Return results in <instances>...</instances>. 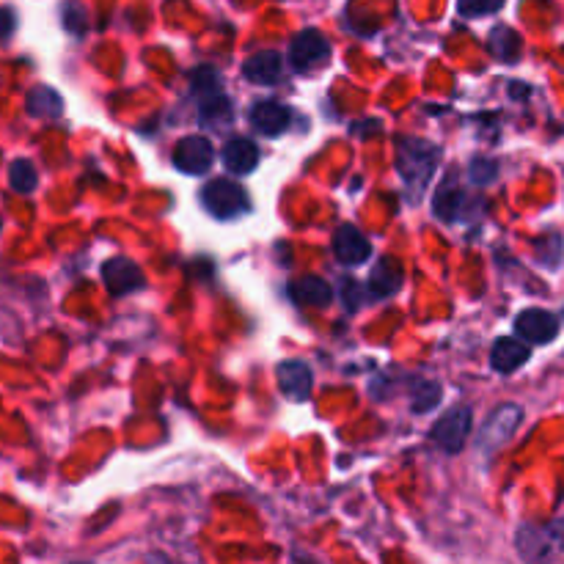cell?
I'll list each match as a JSON object with an SVG mask.
<instances>
[{
    "mask_svg": "<svg viewBox=\"0 0 564 564\" xmlns=\"http://www.w3.org/2000/svg\"><path fill=\"white\" fill-rule=\"evenodd\" d=\"M438 160H441V149L424 138H399L397 141V168L413 196H421L427 190L435 177Z\"/></svg>",
    "mask_w": 564,
    "mask_h": 564,
    "instance_id": "1",
    "label": "cell"
},
{
    "mask_svg": "<svg viewBox=\"0 0 564 564\" xmlns=\"http://www.w3.org/2000/svg\"><path fill=\"white\" fill-rule=\"evenodd\" d=\"M518 551L529 564L551 562L556 553L564 548V518L551 520L545 526H520L518 529Z\"/></svg>",
    "mask_w": 564,
    "mask_h": 564,
    "instance_id": "2",
    "label": "cell"
},
{
    "mask_svg": "<svg viewBox=\"0 0 564 564\" xmlns=\"http://www.w3.org/2000/svg\"><path fill=\"white\" fill-rule=\"evenodd\" d=\"M520 421H523V408H520V405H515V402L498 405V408L487 416V421L482 424V430H479V438H476V454H479L482 460H493L498 449L515 435V430L520 427Z\"/></svg>",
    "mask_w": 564,
    "mask_h": 564,
    "instance_id": "3",
    "label": "cell"
},
{
    "mask_svg": "<svg viewBox=\"0 0 564 564\" xmlns=\"http://www.w3.org/2000/svg\"><path fill=\"white\" fill-rule=\"evenodd\" d=\"M201 204L218 221H234L251 210V199L243 185H237L232 179H212L201 190Z\"/></svg>",
    "mask_w": 564,
    "mask_h": 564,
    "instance_id": "4",
    "label": "cell"
},
{
    "mask_svg": "<svg viewBox=\"0 0 564 564\" xmlns=\"http://www.w3.org/2000/svg\"><path fill=\"white\" fill-rule=\"evenodd\" d=\"M471 424H474V416H471V408L465 405H457L449 413H443L441 419L432 424L430 430V441L446 454H457L468 441L471 435Z\"/></svg>",
    "mask_w": 564,
    "mask_h": 564,
    "instance_id": "5",
    "label": "cell"
},
{
    "mask_svg": "<svg viewBox=\"0 0 564 564\" xmlns=\"http://www.w3.org/2000/svg\"><path fill=\"white\" fill-rule=\"evenodd\" d=\"M328 58H331V45L314 28L295 36L292 45H289V64L295 72H311V69L322 67Z\"/></svg>",
    "mask_w": 564,
    "mask_h": 564,
    "instance_id": "6",
    "label": "cell"
},
{
    "mask_svg": "<svg viewBox=\"0 0 564 564\" xmlns=\"http://www.w3.org/2000/svg\"><path fill=\"white\" fill-rule=\"evenodd\" d=\"M212 160H215V149H212V144L204 135H188L174 149V166L182 174H190V177L207 174L212 168Z\"/></svg>",
    "mask_w": 564,
    "mask_h": 564,
    "instance_id": "7",
    "label": "cell"
},
{
    "mask_svg": "<svg viewBox=\"0 0 564 564\" xmlns=\"http://www.w3.org/2000/svg\"><path fill=\"white\" fill-rule=\"evenodd\" d=\"M515 333L523 344H548L559 336V320L551 311L526 309L515 317Z\"/></svg>",
    "mask_w": 564,
    "mask_h": 564,
    "instance_id": "8",
    "label": "cell"
},
{
    "mask_svg": "<svg viewBox=\"0 0 564 564\" xmlns=\"http://www.w3.org/2000/svg\"><path fill=\"white\" fill-rule=\"evenodd\" d=\"M102 281H105L111 295H133V292H141L146 284L141 267L130 259H122V256L108 259L102 265Z\"/></svg>",
    "mask_w": 564,
    "mask_h": 564,
    "instance_id": "9",
    "label": "cell"
},
{
    "mask_svg": "<svg viewBox=\"0 0 564 564\" xmlns=\"http://www.w3.org/2000/svg\"><path fill=\"white\" fill-rule=\"evenodd\" d=\"M278 386L284 391V397L292 402H306L314 386V375H311L309 364H303L298 358H289L278 364Z\"/></svg>",
    "mask_w": 564,
    "mask_h": 564,
    "instance_id": "10",
    "label": "cell"
},
{
    "mask_svg": "<svg viewBox=\"0 0 564 564\" xmlns=\"http://www.w3.org/2000/svg\"><path fill=\"white\" fill-rule=\"evenodd\" d=\"M333 254H336V259L342 265H364L369 254H372V245H369V240L355 226L344 223L333 234Z\"/></svg>",
    "mask_w": 564,
    "mask_h": 564,
    "instance_id": "11",
    "label": "cell"
},
{
    "mask_svg": "<svg viewBox=\"0 0 564 564\" xmlns=\"http://www.w3.org/2000/svg\"><path fill=\"white\" fill-rule=\"evenodd\" d=\"M248 119H251L254 130H259L267 138H276V135L287 133V127L292 124V111H289L287 105H281V102L265 100L256 102L251 113H248Z\"/></svg>",
    "mask_w": 564,
    "mask_h": 564,
    "instance_id": "12",
    "label": "cell"
},
{
    "mask_svg": "<svg viewBox=\"0 0 564 564\" xmlns=\"http://www.w3.org/2000/svg\"><path fill=\"white\" fill-rule=\"evenodd\" d=\"M402 278H405L402 262L394 259V256H383L380 262H375L372 273H369V295L377 300L397 295L399 287H402Z\"/></svg>",
    "mask_w": 564,
    "mask_h": 564,
    "instance_id": "13",
    "label": "cell"
},
{
    "mask_svg": "<svg viewBox=\"0 0 564 564\" xmlns=\"http://www.w3.org/2000/svg\"><path fill=\"white\" fill-rule=\"evenodd\" d=\"M221 157L226 171H229V174H237V177L251 174V171L259 166V149H256L254 141H248V138H232V141H226Z\"/></svg>",
    "mask_w": 564,
    "mask_h": 564,
    "instance_id": "14",
    "label": "cell"
},
{
    "mask_svg": "<svg viewBox=\"0 0 564 564\" xmlns=\"http://www.w3.org/2000/svg\"><path fill=\"white\" fill-rule=\"evenodd\" d=\"M529 344H523L520 339H512V336H504V339H498L493 344V350H490V366L501 372V375H509V372H515L520 366L529 361Z\"/></svg>",
    "mask_w": 564,
    "mask_h": 564,
    "instance_id": "15",
    "label": "cell"
},
{
    "mask_svg": "<svg viewBox=\"0 0 564 564\" xmlns=\"http://www.w3.org/2000/svg\"><path fill=\"white\" fill-rule=\"evenodd\" d=\"M281 69H284V61L276 50H265V53H256L245 61L243 75L259 86H273L281 78Z\"/></svg>",
    "mask_w": 564,
    "mask_h": 564,
    "instance_id": "16",
    "label": "cell"
},
{
    "mask_svg": "<svg viewBox=\"0 0 564 564\" xmlns=\"http://www.w3.org/2000/svg\"><path fill=\"white\" fill-rule=\"evenodd\" d=\"M289 295L295 303H303V306H328L333 298V289L328 281H322L317 276H306L298 278L292 287H289Z\"/></svg>",
    "mask_w": 564,
    "mask_h": 564,
    "instance_id": "17",
    "label": "cell"
},
{
    "mask_svg": "<svg viewBox=\"0 0 564 564\" xmlns=\"http://www.w3.org/2000/svg\"><path fill=\"white\" fill-rule=\"evenodd\" d=\"M61 111H64V100H61L50 86H36V89L28 94V113H31V116L56 119V116H61Z\"/></svg>",
    "mask_w": 564,
    "mask_h": 564,
    "instance_id": "18",
    "label": "cell"
},
{
    "mask_svg": "<svg viewBox=\"0 0 564 564\" xmlns=\"http://www.w3.org/2000/svg\"><path fill=\"white\" fill-rule=\"evenodd\" d=\"M490 53L504 64H515L520 58V36L507 25H498L490 34Z\"/></svg>",
    "mask_w": 564,
    "mask_h": 564,
    "instance_id": "19",
    "label": "cell"
},
{
    "mask_svg": "<svg viewBox=\"0 0 564 564\" xmlns=\"http://www.w3.org/2000/svg\"><path fill=\"white\" fill-rule=\"evenodd\" d=\"M199 111H201V122L223 127V124L232 119V102H229V97H226L223 91H218V94H212V97L199 100Z\"/></svg>",
    "mask_w": 564,
    "mask_h": 564,
    "instance_id": "20",
    "label": "cell"
},
{
    "mask_svg": "<svg viewBox=\"0 0 564 564\" xmlns=\"http://www.w3.org/2000/svg\"><path fill=\"white\" fill-rule=\"evenodd\" d=\"M465 201V193L463 190H454L449 185H443L438 190V196H435V204H432V212L441 218V221L452 223L460 218V207H463Z\"/></svg>",
    "mask_w": 564,
    "mask_h": 564,
    "instance_id": "21",
    "label": "cell"
},
{
    "mask_svg": "<svg viewBox=\"0 0 564 564\" xmlns=\"http://www.w3.org/2000/svg\"><path fill=\"white\" fill-rule=\"evenodd\" d=\"M190 86H193L196 100H204V97H212V94L223 91V80L212 67H199L190 75Z\"/></svg>",
    "mask_w": 564,
    "mask_h": 564,
    "instance_id": "22",
    "label": "cell"
},
{
    "mask_svg": "<svg viewBox=\"0 0 564 564\" xmlns=\"http://www.w3.org/2000/svg\"><path fill=\"white\" fill-rule=\"evenodd\" d=\"M9 182L17 193H31L36 188V168L31 160H14L9 168Z\"/></svg>",
    "mask_w": 564,
    "mask_h": 564,
    "instance_id": "23",
    "label": "cell"
},
{
    "mask_svg": "<svg viewBox=\"0 0 564 564\" xmlns=\"http://www.w3.org/2000/svg\"><path fill=\"white\" fill-rule=\"evenodd\" d=\"M441 402V386L430 383V380H419L416 383V394H413V410L416 413H427Z\"/></svg>",
    "mask_w": 564,
    "mask_h": 564,
    "instance_id": "24",
    "label": "cell"
},
{
    "mask_svg": "<svg viewBox=\"0 0 564 564\" xmlns=\"http://www.w3.org/2000/svg\"><path fill=\"white\" fill-rule=\"evenodd\" d=\"M504 6V0H457V12L463 17H487L496 14Z\"/></svg>",
    "mask_w": 564,
    "mask_h": 564,
    "instance_id": "25",
    "label": "cell"
},
{
    "mask_svg": "<svg viewBox=\"0 0 564 564\" xmlns=\"http://www.w3.org/2000/svg\"><path fill=\"white\" fill-rule=\"evenodd\" d=\"M496 171H498V166L493 163V160H474L471 163V179H474L476 185H490L493 179H496Z\"/></svg>",
    "mask_w": 564,
    "mask_h": 564,
    "instance_id": "26",
    "label": "cell"
},
{
    "mask_svg": "<svg viewBox=\"0 0 564 564\" xmlns=\"http://www.w3.org/2000/svg\"><path fill=\"white\" fill-rule=\"evenodd\" d=\"M14 25H17V20H14L12 9H0V42L14 34Z\"/></svg>",
    "mask_w": 564,
    "mask_h": 564,
    "instance_id": "27",
    "label": "cell"
},
{
    "mask_svg": "<svg viewBox=\"0 0 564 564\" xmlns=\"http://www.w3.org/2000/svg\"><path fill=\"white\" fill-rule=\"evenodd\" d=\"M344 303L350 306V309H358V281H344Z\"/></svg>",
    "mask_w": 564,
    "mask_h": 564,
    "instance_id": "28",
    "label": "cell"
}]
</instances>
